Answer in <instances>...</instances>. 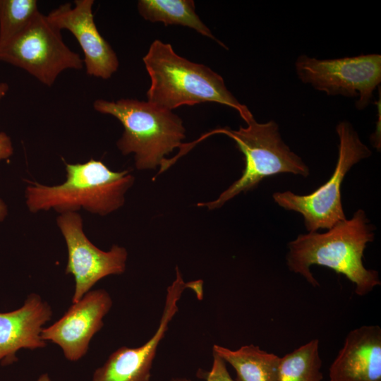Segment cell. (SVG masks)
Wrapping results in <instances>:
<instances>
[{
	"label": "cell",
	"instance_id": "cell-16",
	"mask_svg": "<svg viewBox=\"0 0 381 381\" xmlns=\"http://www.w3.org/2000/svg\"><path fill=\"white\" fill-rule=\"evenodd\" d=\"M137 6L140 15L146 20L161 22L166 26L188 27L205 37L216 40L226 48L196 13L193 0H140Z\"/></svg>",
	"mask_w": 381,
	"mask_h": 381
},
{
	"label": "cell",
	"instance_id": "cell-23",
	"mask_svg": "<svg viewBox=\"0 0 381 381\" xmlns=\"http://www.w3.org/2000/svg\"><path fill=\"white\" fill-rule=\"evenodd\" d=\"M37 381H52V380L47 373H43L38 377Z\"/></svg>",
	"mask_w": 381,
	"mask_h": 381
},
{
	"label": "cell",
	"instance_id": "cell-7",
	"mask_svg": "<svg viewBox=\"0 0 381 381\" xmlns=\"http://www.w3.org/2000/svg\"><path fill=\"white\" fill-rule=\"evenodd\" d=\"M0 61L25 70L49 87L63 71L84 66L80 55L63 41L61 30L40 12L21 32L0 46Z\"/></svg>",
	"mask_w": 381,
	"mask_h": 381
},
{
	"label": "cell",
	"instance_id": "cell-4",
	"mask_svg": "<svg viewBox=\"0 0 381 381\" xmlns=\"http://www.w3.org/2000/svg\"><path fill=\"white\" fill-rule=\"evenodd\" d=\"M93 108L115 117L122 124L123 133L116 146L123 155L134 154L139 170L161 167L166 156L183 145L186 128L181 118L172 111L136 99L116 102L97 99Z\"/></svg>",
	"mask_w": 381,
	"mask_h": 381
},
{
	"label": "cell",
	"instance_id": "cell-22",
	"mask_svg": "<svg viewBox=\"0 0 381 381\" xmlns=\"http://www.w3.org/2000/svg\"><path fill=\"white\" fill-rule=\"evenodd\" d=\"M8 89L9 87L6 83H0V100L6 95Z\"/></svg>",
	"mask_w": 381,
	"mask_h": 381
},
{
	"label": "cell",
	"instance_id": "cell-21",
	"mask_svg": "<svg viewBox=\"0 0 381 381\" xmlns=\"http://www.w3.org/2000/svg\"><path fill=\"white\" fill-rule=\"evenodd\" d=\"M8 214V207L6 203L0 199V222L5 219Z\"/></svg>",
	"mask_w": 381,
	"mask_h": 381
},
{
	"label": "cell",
	"instance_id": "cell-19",
	"mask_svg": "<svg viewBox=\"0 0 381 381\" xmlns=\"http://www.w3.org/2000/svg\"><path fill=\"white\" fill-rule=\"evenodd\" d=\"M212 365L210 370L200 369L197 376L205 381H235L230 375L226 362L217 353L212 352ZM169 381H191L186 377H175Z\"/></svg>",
	"mask_w": 381,
	"mask_h": 381
},
{
	"label": "cell",
	"instance_id": "cell-15",
	"mask_svg": "<svg viewBox=\"0 0 381 381\" xmlns=\"http://www.w3.org/2000/svg\"><path fill=\"white\" fill-rule=\"evenodd\" d=\"M217 353L234 369L235 381H278L280 357L253 344L236 350L214 344Z\"/></svg>",
	"mask_w": 381,
	"mask_h": 381
},
{
	"label": "cell",
	"instance_id": "cell-6",
	"mask_svg": "<svg viewBox=\"0 0 381 381\" xmlns=\"http://www.w3.org/2000/svg\"><path fill=\"white\" fill-rule=\"evenodd\" d=\"M336 131L339 141L338 159L329 180L308 195H296L289 190L272 195L280 207L302 214L309 232L329 229L346 219L341 198L342 181L354 164L371 155L370 150L360 140L349 122L339 123Z\"/></svg>",
	"mask_w": 381,
	"mask_h": 381
},
{
	"label": "cell",
	"instance_id": "cell-3",
	"mask_svg": "<svg viewBox=\"0 0 381 381\" xmlns=\"http://www.w3.org/2000/svg\"><path fill=\"white\" fill-rule=\"evenodd\" d=\"M65 165L64 183L46 186L30 182L27 186L25 203L30 212L52 209L61 214L83 208L105 216L123 205L125 194L135 181L129 170L114 171L94 159Z\"/></svg>",
	"mask_w": 381,
	"mask_h": 381
},
{
	"label": "cell",
	"instance_id": "cell-17",
	"mask_svg": "<svg viewBox=\"0 0 381 381\" xmlns=\"http://www.w3.org/2000/svg\"><path fill=\"white\" fill-rule=\"evenodd\" d=\"M319 340L314 339L280 358L278 381H322Z\"/></svg>",
	"mask_w": 381,
	"mask_h": 381
},
{
	"label": "cell",
	"instance_id": "cell-12",
	"mask_svg": "<svg viewBox=\"0 0 381 381\" xmlns=\"http://www.w3.org/2000/svg\"><path fill=\"white\" fill-rule=\"evenodd\" d=\"M182 294L180 287L168 286L163 312L152 337L139 347L117 349L95 370L92 381H150L158 346L179 310L177 303Z\"/></svg>",
	"mask_w": 381,
	"mask_h": 381
},
{
	"label": "cell",
	"instance_id": "cell-2",
	"mask_svg": "<svg viewBox=\"0 0 381 381\" xmlns=\"http://www.w3.org/2000/svg\"><path fill=\"white\" fill-rule=\"evenodd\" d=\"M143 61L150 78L147 101L156 107L172 111L216 102L234 109L241 116L249 109L227 89L219 74L179 56L169 43L154 40Z\"/></svg>",
	"mask_w": 381,
	"mask_h": 381
},
{
	"label": "cell",
	"instance_id": "cell-8",
	"mask_svg": "<svg viewBox=\"0 0 381 381\" xmlns=\"http://www.w3.org/2000/svg\"><path fill=\"white\" fill-rule=\"evenodd\" d=\"M298 78L328 95L357 97L356 107L365 109L381 82V56L358 55L318 59L301 55L295 62Z\"/></svg>",
	"mask_w": 381,
	"mask_h": 381
},
{
	"label": "cell",
	"instance_id": "cell-13",
	"mask_svg": "<svg viewBox=\"0 0 381 381\" xmlns=\"http://www.w3.org/2000/svg\"><path fill=\"white\" fill-rule=\"evenodd\" d=\"M52 316L50 306L37 294H29L23 306L15 310L0 313V361L10 365L18 358L20 349L35 350L46 346L40 336L42 327Z\"/></svg>",
	"mask_w": 381,
	"mask_h": 381
},
{
	"label": "cell",
	"instance_id": "cell-5",
	"mask_svg": "<svg viewBox=\"0 0 381 381\" xmlns=\"http://www.w3.org/2000/svg\"><path fill=\"white\" fill-rule=\"evenodd\" d=\"M246 127L238 130L217 128L205 137L222 133L232 138L243 155L245 167L241 176L212 201L199 202L208 210L221 207L242 192L255 188L265 178L284 173L307 176L309 169L302 159L282 140L278 124L274 121L258 123L248 109L241 116Z\"/></svg>",
	"mask_w": 381,
	"mask_h": 381
},
{
	"label": "cell",
	"instance_id": "cell-14",
	"mask_svg": "<svg viewBox=\"0 0 381 381\" xmlns=\"http://www.w3.org/2000/svg\"><path fill=\"white\" fill-rule=\"evenodd\" d=\"M329 381H381V328L350 331L329 367Z\"/></svg>",
	"mask_w": 381,
	"mask_h": 381
},
{
	"label": "cell",
	"instance_id": "cell-10",
	"mask_svg": "<svg viewBox=\"0 0 381 381\" xmlns=\"http://www.w3.org/2000/svg\"><path fill=\"white\" fill-rule=\"evenodd\" d=\"M113 304L104 289L90 291L72 303L64 315L40 334L44 341H51L63 351L70 361H78L89 349L93 336L103 327V318Z\"/></svg>",
	"mask_w": 381,
	"mask_h": 381
},
{
	"label": "cell",
	"instance_id": "cell-1",
	"mask_svg": "<svg viewBox=\"0 0 381 381\" xmlns=\"http://www.w3.org/2000/svg\"><path fill=\"white\" fill-rule=\"evenodd\" d=\"M374 226L360 209L327 232L299 234L288 243L286 265L313 286L319 283L310 272L313 265L324 266L344 274L355 285V294L363 296L380 285L379 273L366 269L363 262L367 244L374 240Z\"/></svg>",
	"mask_w": 381,
	"mask_h": 381
},
{
	"label": "cell",
	"instance_id": "cell-9",
	"mask_svg": "<svg viewBox=\"0 0 381 381\" xmlns=\"http://www.w3.org/2000/svg\"><path fill=\"white\" fill-rule=\"evenodd\" d=\"M56 224L68 250L65 273L72 274L75 279L72 303L80 300L102 278L125 272L126 249L113 245L109 250L104 251L95 246L84 232L83 218L79 213L59 214Z\"/></svg>",
	"mask_w": 381,
	"mask_h": 381
},
{
	"label": "cell",
	"instance_id": "cell-18",
	"mask_svg": "<svg viewBox=\"0 0 381 381\" xmlns=\"http://www.w3.org/2000/svg\"><path fill=\"white\" fill-rule=\"evenodd\" d=\"M39 13L35 0H0V46L21 32Z\"/></svg>",
	"mask_w": 381,
	"mask_h": 381
},
{
	"label": "cell",
	"instance_id": "cell-20",
	"mask_svg": "<svg viewBox=\"0 0 381 381\" xmlns=\"http://www.w3.org/2000/svg\"><path fill=\"white\" fill-rule=\"evenodd\" d=\"M13 153V147L10 137L4 132H0V160L8 158Z\"/></svg>",
	"mask_w": 381,
	"mask_h": 381
},
{
	"label": "cell",
	"instance_id": "cell-11",
	"mask_svg": "<svg viewBox=\"0 0 381 381\" xmlns=\"http://www.w3.org/2000/svg\"><path fill=\"white\" fill-rule=\"evenodd\" d=\"M93 0H75L53 9L47 17L57 29L67 30L75 37L84 54L88 75L108 79L118 70L116 52L99 33L94 20Z\"/></svg>",
	"mask_w": 381,
	"mask_h": 381
}]
</instances>
